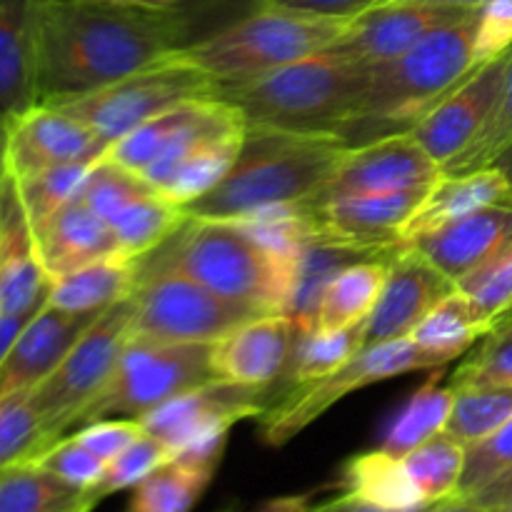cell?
<instances>
[{
	"instance_id": "1",
	"label": "cell",
	"mask_w": 512,
	"mask_h": 512,
	"mask_svg": "<svg viewBox=\"0 0 512 512\" xmlns=\"http://www.w3.org/2000/svg\"><path fill=\"white\" fill-rule=\"evenodd\" d=\"M183 10L105 0H38L40 103L93 93L190 43Z\"/></svg>"
},
{
	"instance_id": "2",
	"label": "cell",
	"mask_w": 512,
	"mask_h": 512,
	"mask_svg": "<svg viewBox=\"0 0 512 512\" xmlns=\"http://www.w3.org/2000/svg\"><path fill=\"white\" fill-rule=\"evenodd\" d=\"M350 148L340 135L248 125L225 178L183 210L188 218L240 220L268 205L310 200Z\"/></svg>"
},
{
	"instance_id": "3",
	"label": "cell",
	"mask_w": 512,
	"mask_h": 512,
	"mask_svg": "<svg viewBox=\"0 0 512 512\" xmlns=\"http://www.w3.org/2000/svg\"><path fill=\"white\" fill-rule=\"evenodd\" d=\"M475 25L478 10L428 33L400 58L370 68L343 138L350 145H363L383 135L413 130L475 68Z\"/></svg>"
},
{
	"instance_id": "4",
	"label": "cell",
	"mask_w": 512,
	"mask_h": 512,
	"mask_svg": "<svg viewBox=\"0 0 512 512\" xmlns=\"http://www.w3.org/2000/svg\"><path fill=\"white\" fill-rule=\"evenodd\" d=\"M368 75V65L328 48L258 78L220 85L218 98L233 103L245 125L343 138Z\"/></svg>"
},
{
	"instance_id": "5",
	"label": "cell",
	"mask_w": 512,
	"mask_h": 512,
	"mask_svg": "<svg viewBox=\"0 0 512 512\" xmlns=\"http://www.w3.org/2000/svg\"><path fill=\"white\" fill-rule=\"evenodd\" d=\"M140 260L180 270L233 303L283 315L298 270V255L275 253L235 220L188 218L173 238Z\"/></svg>"
},
{
	"instance_id": "6",
	"label": "cell",
	"mask_w": 512,
	"mask_h": 512,
	"mask_svg": "<svg viewBox=\"0 0 512 512\" xmlns=\"http://www.w3.org/2000/svg\"><path fill=\"white\" fill-rule=\"evenodd\" d=\"M353 18L263 0L250 13L173 50L170 58L203 70L218 85L240 83L328 50Z\"/></svg>"
},
{
	"instance_id": "7",
	"label": "cell",
	"mask_w": 512,
	"mask_h": 512,
	"mask_svg": "<svg viewBox=\"0 0 512 512\" xmlns=\"http://www.w3.org/2000/svg\"><path fill=\"white\" fill-rule=\"evenodd\" d=\"M210 345L213 343H163L130 335L115 373L98 398L80 413L78 425L110 415L140 420L158 405L213 383Z\"/></svg>"
},
{
	"instance_id": "8",
	"label": "cell",
	"mask_w": 512,
	"mask_h": 512,
	"mask_svg": "<svg viewBox=\"0 0 512 512\" xmlns=\"http://www.w3.org/2000/svg\"><path fill=\"white\" fill-rule=\"evenodd\" d=\"M133 290V335L163 343H215L238 325L268 315L250 305L233 303L180 270L138 260Z\"/></svg>"
},
{
	"instance_id": "9",
	"label": "cell",
	"mask_w": 512,
	"mask_h": 512,
	"mask_svg": "<svg viewBox=\"0 0 512 512\" xmlns=\"http://www.w3.org/2000/svg\"><path fill=\"white\" fill-rule=\"evenodd\" d=\"M220 85L203 70L175 58H165L150 68L115 80L93 93L75 95V98L50 100L45 105L73 115L88 125L98 138L113 145L145 120L165 113L180 103L200 98H218Z\"/></svg>"
},
{
	"instance_id": "10",
	"label": "cell",
	"mask_w": 512,
	"mask_h": 512,
	"mask_svg": "<svg viewBox=\"0 0 512 512\" xmlns=\"http://www.w3.org/2000/svg\"><path fill=\"white\" fill-rule=\"evenodd\" d=\"M433 368H443V363L420 348L413 338L365 345L348 363L325 378L293 385L288 393H280V398L275 395L273 403L260 415V438L270 448H283L353 390L368 388V385L383 383V380L413 373V370Z\"/></svg>"
},
{
	"instance_id": "11",
	"label": "cell",
	"mask_w": 512,
	"mask_h": 512,
	"mask_svg": "<svg viewBox=\"0 0 512 512\" xmlns=\"http://www.w3.org/2000/svg\"><path fill=\"white\" fill-rule=\"evenodd\" d=\"M133 315V295L103 310L70 348L63 363L28 395L43 420L48 445L63 438L65 430L78 425L80 413L108 385L125 343L133 335Z\"/></svg>"
},
{
	"instance_id": "12",
	"label": "cell",
	"mask_w": 512,
	"mask_h": 512,
	"mask_svg": "<svg viewBox=\"0 0 512 512\" xmlns=\"http://www.w3.org/2000/svg\"><path fill=\"white\" fill-rule=\"evenodd\" d=\"M273 388L213 380L158 405L140 418L143 430L170 450V458L218 470L228 433L238 420L260 418L275 400Z\"/></svg>"
},
{
	"instance_id": "13",
	"label": "cell",
	"mask_w": 512,
	"mask_h": 512,
	"mask_svg": "<svg viewBox=\"0 0 512 512\" xmlns=\"http://www.w3.org/2000/svg\"><path fill=\"white\" fill-rule=\"evenodd\" d=\"M443 170L408 133L383 135L363 145H353L338 163L328 183L310 203H330L350 195L390 193V190L433 188Z\"/></svg>"
},
{
	"instance_id": "14",
	"label": "cell",
	"mask_w": 512,
	"mask_h": 512,
	"mask_svg": "<svg viewBox=\"0 0 512 512\" xmlns=\"http://www.w3.org/2000/svg\"><path fill=\"white\" fill-rule=\"evenodd\" d=\"M510 55L512 50L490 63L475 65L450 93L438 100L435 108H430L413 125L410 135L423 145L440 170L458 158L490 120L503 93Z\"/></svg>"
},
{
	"instance_id": "15",
	"label": "cell",
	"mask_w": 512,
	"mask_h": 512,
	"mask_svg": "<svg viewBox=\"0 0 512 512\" xmlns=\"http://www.w3.org/2000/svg\"><path fill=\"white\" fill-rule=\"evenodd\" d=\"M433 188L390 190V193L350 195L313 205L315 235L333 243L365 250L375 258H393L403 245V233Z\"/></svg>"
},
{
	"instance_id": "16",
	"label": "cell",
	"mask_w": 512,
	"mask_h": 512,
	"mask_svg": "<svg viewBox=\"0 0 512 512\" xmlns=\"http://www.w3.org/2000/svg\"><path fill=\"white\" fill-rule=\"evenodd\" d=\"M453 290V280L435 270L423 255L400 245L388 260V275L378 303L363 323V348L410 338L415 325Z\"/></svg>"
},
{
	"instance_id": "17",
	"label": "cell",
	"mask_w": 512,
	"mask_h": 512,
	"mask_svg": "<svg viewBox=\"0 0 512 512\" xmlns=\"http://www.w3.org/2000/svg\"><path fill=\"white\" fill-rule=\"evenodd\" d=\"M110 145L73 115L38 103L10 123L8 173L10 178L70 163H98Z\"/></svg>"
},
{
	"instance_id": "18",
	"label": "cell",
	"mask_w": 512,
	"mask_h": 512,
	"mask_svg": "<svg viewBox=\"0 0 512 512\" xmlns=\"http://www.w3.org/2000/svg\"><path fill=\"white\" fill-rule=\"evenodd\" d=\"M98 318L100 313H65L45 303L0 365V403L33 393Z\"/></svg>"
},
{
	"instance_id": "19",
	"label": "cell",
	"mask_w": 512,
	"mask_h": 512,
	"mask_svg": "<svg viewBox=\"0 0 512 512\" xmlns=\"http://www.w3.org/2000/svg\"><path fill=\"white\" fill-rule=\"evenodd\" d=\"M473 10L435 5H373L350 20L348 30L330 48L375 68L408 53L433 30L463 18Z\"/></svg>"
},
{
	"instance_id": "20",
	"label": "cell",
	"mask_w": 512,
	"mask_h": 512,
	"mask_svg": "<svg viewBox=\"0 0 512 512\" xmlns=\"http://www.w3.org/2000/svg\"><path fill=\"white\" fill-rule=\"evenodd\" d=\"M295 325L288 315L268 313L238 325L210 345L215 380L245 388H273L288 365Z\"/></svg>"
},
{
	"instance_id": "21",
	"label": "cell",
	"mask_w": 512,
	"mask_h": 512,
	"mask_svg": "<svg viewBox=\"0 0 512 512\" xmlns=\"http://www.w3.org/2000/svg\"><path fill=\"white\" fill-rule=\"evenodd\" d=\"M512 240V203L475 210L438 230L410 238L405 248L423 255L435 270L458 283Z\"/></svg>"
},
{
	"instance_id": "22",
	"label": "cell",
	"mask_w": 512,
	"mask_h": 512,
	"mask_svg": "<svg viewBox=\"0 0 512 512\" xmlns=\"http://www.w3.org/2000/svg\"><path fill=\"white\" fill-rule=\"evenodd\" d=\"M33 243L35 255L50 280L98 260L123 255L113 228L78 198L70 200L40 228H35Z\"/></svg>"
},
{
	"instance_id": "23",
	"label": "cell",
	"mask_w": 512,
	"mask_h": 512,
	"mask_svg": "<svg viewBox=\"0 0 512 512\" xmlns=\"http://www.w3.org/2000/svg\"><path fill=\"white\" fill-rule=\"evenodd\" d=\"M38 103V0H0V115L13 123Z\"/></svg>"
},
{
	"instance_id": "24",
	"label": "cell",
	"mask_w": 512,
	"mask_h": 512,
	"mask_svg": "<svg viewBox=\"0 0 512 512\" xmlns=\"http://www.w3.org/2000/svg\"><path fill=\"white\" fill-rule=\"evenodd\" d=\"M498 203H512V185L495 165L463 175H440L405 228L403 243Z\"/></svg>"
},
{
	"instance_id": "25",
	"label": "cell",
	"mask_w": 512,
	"mask_h": 512,
	"mask_svg": "<svg viewBox=\"0 0 512 512\" xmlns=\"http://www.w3.org/2000/svg\"><path fill=\"white\" fill-rule=\"evenodd\" d=\"M138 273V260L125 255L98 260L50 280L48 305L65 313H103L110 305L133 295Z\"/></svg>"
},
{
	"instance_id": "26",
	"label": "cell",
	"mask_w": 512,
	"mask_h": 512,
	"mask_svg": "<svg viewBox=\"0 0 512 512\" xmlns=\"http://www.w3.org/2000/svg\"><path fill=\"white\" fill-rule=\"evenodd\" d=\"M340 490L385 510H423L430 508L415 488L403 458L378 448L353 455L340 470Z\"/></svg>"
},
{
	"instance_id": "27",
	"label": "cell",
	"mask_w": 512,
	"mask_h": 512,
	"mask_svg": "<svg viewBox=\"0 0 512 512\" xmlns=\"http://www.w3.org/2000/svg\"><path fill=\"white\" fill-rule=\"evenodd\" d=\"M368 258H375V255L343 243H333V240L320 238V235H315L313 240L303 245V250L298 253L293 293H290L288 308H285V315L293 320L295 333H313L320 298H323L330 280L348 265Z\"/></svg>"
},
{
	"instance_id": "28",
	"label": "cell",
	"mask_w": 512,
	"mask_h": 512,
	"mask_svg": "<svg viewBox=\"0 0 512 512\" xmlns=\"http://www.w3.org/2000/svg\"><path fill=\"white\" fill-rule=\"evenodd\" d=\"M98 500L33 460L0 470V512H90Z\"/></svg>"
},
{
	"instance_id": "29",
	"label": "cell",
	"mask_w": 512,
	"mask_h": 512,
	"mask_svg": "<svg viewBox=\"0 0 512 512\" xmlns=\"http://www.w3.org/2000/svg\"><path fill=\"white\" fill-rule=\"evenodd\" d=\"M390 260V258H388ZM388 260L368 258L340 270L325 288L315 330L358 328L373 313L388 275Z\"/></svg>"
},
{
	"instance_id": "30",
	"label": "cell",
	"mask_w": 512,
	"mask_h": 512,
	"mask_svg": "<svg viewBox=\"0 0 512 512\" xmlns=\"http://www.w3.org/2000/svg\"><path fill=\"white\" fill-rule=\"evenodd\" d=\"M245 128H248V125H245ZM245 128L225 130V133L210 135V138L193 145V148L175 163V168L170 170V175L165 178V183L160 185L158 193L163 195V198L173 200L180 208H185L188 203L198 200L200 195L213 190L215 185L225 178V173H228L230 165L235 163V158H238Z\"/></svg>"
},
{
	"instance_id": "31",
	"label": "cell",
	"mask_w": 512,
	"mask_h": 512,
	"mask_svg": "<svg viewBox=\"0 0 512 512\" xmlns=\"http://www.w3.org/2000/svg\"><path fill=\"white\" fill-rule=\"evenodd\" d=\"M453 400V385L443 383V373L438 368V373L430 375L428 383L420 385L410 395L408 403L393 415V420H390L383 433L380 448L403 458L410 450L423 445L425 440L435 438L438 433H445L450 410H453Z\"/></svg>"
},
{
	"instance_id": "32",
	"label": "cell",
	"mask_w": 512,
	"mask_h": 512,
	"mask_svg": "<svg viewBox=\"0 0 512 512\" xmlns=\"http://www.w3.org/2000/svg\"><path fill=\"white\" fill-rule=\"evenodd\" d=\"M488 330V325L475 315L473 305L455 288L433 305V310L415 325L410 338L445 365L478 343Z\"/></svg>"
},
{
	"instance_id": "33",
	"label": "cell",
	"mask_w": 512,
	"mask_h": 512,
	"mask_svg": "<svg viewBox=\"0 0 512 512\" xmlns=\"http://www.w3.org/2000/svg\"><path fill=\"white\" fill-rule=\"evenodd\" d=\"M185 223H188L185 210L173 200L163 198L158 190H153L150 195L128 205L120 215H115L110 220V228H113L125 258L140 260L158 250L165 240L173 238Z\"/></svg>"
},
{
	"instance_id": "34",
	"label": "cell",
	"mask_w": 512,
	"mask_h": 512,
	"mask_svg": "<svg viewBox=\"0 0 512 512\" xmlns=\"http://www.w3.org/2000/svg\"><path fill=\"white\" fill-rule=\"evenodd\" d=\"M213 475V468L170 458L135 485L128 512H190Z\"/></svg>"
},
{
	"instance_id": "35",
	"label": "cell",
	"mask_w": 512,
	"mask_h": 512,
	"mask_svg": "<svg viewBox=\"0 0 512 512\" xmlns=\"http://www.w3.org/2000/svg\"><path fill=\"white\" fill-rule=\"evenodd\" d=\"M363 348V325L348 330H313V333H295L293 350L285 365V385H303L325 378L340 365L348 363Z\"/></svg>"
},
{
	"instance_id": "36",
	"label": "cell",
	"mask_w": 512,
	"mask_h": 512,
	"mask_svg": "<svg viewBox=\"0 0 512 512\" xmlns=\"http://www.w3.org/2000/svg\"><path fill=\"white\" fill-rule=\"evenodd\" d=\"M465 453L468 448L463 443L450 438L448 433H438L403 455L405 468L425 503L435 505L458 495L465 470Z\"/></svg>"
},
{
	"instance_id": "37",
	"label": "cell",
	"mask_w": 512,
	"mask_h": 512,
	"mask_svg": "<svg viewBox=\"0 0 512 512\" xmlns=\"http://www.w3.org/2000/svg\"><path fill=\"white\" fill-rule=\"evenodd\" d=\"M455 390V388H453ZM512 418V385L458 388L445 433L465 448L480 443Z\"/></svg>"
},
{
	"instance_id": "38",
	"label": "cell",
	"mask_w": 512,
	"mask_h": 512,
	"mask_svg": "<svg viewBox=\"0 0 512 512\" xmlns=\"http://www.w3.org/2000/svg\"><path fill=\"white\" fill-rule=\"evenodd\" d=\"M88 170L90 163H70L35 170V173L20 175V178H10L15 198H18L20 208L28 218L30 230L40 228L50 215L58 213L70 200L78 198L80 185H83Z\"/></svg>"
},
{
	"instance_id": "39",
	"label": "cell",
	"mask_w": 512,
	"mask_h": 512,
	"mask_svg": "<svg viewBox=\"0 0 512 512\" xmlns=\"http://www.w3.org/2000/svg\"><path fill=\"white\" fill-rule=\"evenodd\" d=\"M488 328L512 310V240L455 283Z\"/></svg>"
},
{
	"instance_id": "40",
	"label": "cell",
	"mask_w": 512,
	"mask_h": 512,
	"mask_svg": "<svg viewBox=\"0 0 512 512\" xmlns=\"http://www.w3.org/2000/svg\"><path fill=\"white\" fill-rule=\"evenodd\" d=\"M153 190L155 188L143 175L133 173V170L123 168L108 158H100L98 163L90 165L88 175L80 185L78 200H83L93 213H98L110 225L115 215H120L128 205L145 198Z\"/></svg>"
},
{
	"instance_id": "41",
	"label": "cell",
	"mask_w": 512,
	"mask_h": 512,
	"mask_svg": "<svg viewBox=\"0 0 512 512\" xmlns=\"http://www.w3.org/2000/svg\"><path fill=\"white\" fill-rule=\"evenodd\" d=\"M458 388L512 385V318H503L483 335L480 348L450 378Z\"/></svg>"
},
{
	"instance_id": "42",
	"label": "cell",
	"mask_w": 512,
	"mask_h": 512,
	"mask_svg": "<svg viewBox=\"0 0 512 512\" xmlns=\"http://www.w3.org/2000/svg\"><path fill=\"white\" fill-rule=\"evenodd\" d=\"M48 448L43 420L28 395L0 403V470L10 468Z\"/></svg>"
},
{
	"instance_id": "43",
	"label": "cell",
	"mask_w": 512,
	"mask_h": 512,
	"mask_svg": "<svg viewBox=\"0 0 512 512\" xmlns=\"http://www.w3.org/2000/svg\"><path fill=\"white\" fill-rule=\"evenodd\" d=\"M512 143V55L508 73H505L503 93H500L498 105H495L493 115L485 123V128L480 130L478 138L458 155V158L450 160L443 168V175H463L473 173V170L485 168V165L493 163L500 153Z\"/></svg>"
},
{
	"instance_id": "44",
	"label": "cell",
	"mask_w": 512,
	"mask_h": 512,
	"mask_svg": "<svg viewBox=\"0 0 512 512\" xmlns=\"http://www.w3.org/2000/svg\"><path fill=\"white\" fill-rule=\"evenodd\" d=\"M170 460V450L165 448L160 440H155L153 435L143 433L133 445L123 450L118 458H113L105 468L103 480L90 490L95 500H103L108 495L120 493V490L135 488L140 480L148 478L155 468H160L163 463Z\"/></svg>"
},
{
	"instance_id": "45",
	"label": "cell",
	"mask_w": 512,
	"mask_h": 512,
	"mask_svg": "<svg viewBox=\"0 0 512 512\" xmlns=\"http://www.w3.org/2000/svg\"><path fill=\"white\" fill-rule=\"evenodd\" d=\"M508 470H512V418L500 425L493 435L470 445L465 453V470L458 495L473 498Z\"/></svg>"
},
{
	"instance_id": "46",
	"label": "cell",
	"mask_w": 512,
	"mask_h": 512,
	"mask_svg": "<svg viewBox=\"0 0 512 512\" xmlns=\"http://www.w3.org/2000/svg\"><path fill=\"white\" fill-rule=\"evenodd\" d=\"M33 463L45 468L48 473L58 475L65 483L75 485V488L88 490V493L103 480L105 468H108L105 460H100L98 455L90 453V450L85 448L83 443H78L73 435H68V438L63 435L60 440H55V443L48 445L43 453L35 455Z\"/></svg>"
},
{
	"instance_id": "47",
	"label": "cell",
	"mask_w": 512,
	"mask_h": 512,
	"mask_svg": "<svg viewBox=\"0 0 512 512\" xmlns=\"http://www.w3.org/2000/svg\"><path fill=\"white\" fill-rule=\"evenodd\" d=\"M512 50V0H488L478 10L473 58L475 65L490 63Z\"/></svg>"
},
{
	"instance_id": "48",
	"label": "cell",
	"mask_w": 512,
	"mask_h": 512,
	"mask_svg": "<svg viewBox=\"0 0 512 512\" xmlns=\"http://www.w3.org/2000/svg\"><path fill=\"white\" fill-rule=\"evenodd\" d=\"M143 423L135 418H120V420H93V423L83 425L78 433L73 435L78 443H83L90 453L98 455L100 460L110 463L113 458H118L128 445H133L135 440L143 435Z\"/></svg>"
},
{
	"instance_id": "49",
	"label": "cell",
	"mask_w": 512,
	"mask_h": 512,
	"mask_svg": "<svg viewBox=\"0 0 512 512\" xmlns=\"http://www.w3.org/2000/svg\"><path fill=\"white\" fill-rule=\"evenodd\" d=\"M423 510H410V512H425ZM263 512H398V510H385L373 503L355 498V495L340 493L335 498L325 500V503H308V498H283L275 503L265 505Z\"/></svg>"
},
{
	"instance_id": "50",
	"label": "cell",
	"mask_w": 512,
	"mask_h": 512,
	"mask_svg": "<svg viewBox=\"0 0 512 512\" xmlns=\"http://www.w3.org/2000/svg\"><path fill=\"white\" fill-rule=\"evenodd\" d=\"M473 500L493 512L512 508V470L500 475L498 480H493V483H490L488 488L480 490V493H475Z\"/></svg>"
},
{
	"instance_id": "51",
	"label": "cell",
	"mask_w": 512,
	"mask_h": 512,
	"mask_svg": "<svg viewBox=\"0 0 512 512\" xmlns=\"http://www.w3.org/2000/svg\"><path fill=\"white\" fill-rule=\"evenodd\" d=\"M35 313H23V315H0V365H3L5 355L10 353V348H13L15 338L20 335V330L25 328V323H28L30 318H33Z\"/></svg>"
},
{
	"instance_id": "52",
	"label": "cell",
	"mask_w": 512,
	"mask_h": 512,
	"mask_svg": "<svg viewBox=\"0 0 512 512\" xmlns=\"http://www.w3.org/2000/svg\"><path fill=\"white\" fill-rule=\"evenodd\" d=\"M488 0H378L375 5H435V8L480 10Z\"/></svg>"
},
{
	"instance_id": "53",
	"label": "cell",
	"mask_w": 512,
	"mask_h": 512,
	"mask_svg": "<svg viewBox=\"0 0 512 512\" xmlns=\"http://www.w3.org/2000/svg\"><path fill=\"white\" fill-rule=\"evenodd\" d=\"M230 3H238V0H183V5H180L178 10H183L185 18H188L190 25L195 28V18H198V15L213 13V10H220V8H228Z\"/></svg>"
},
{
	"instance_id": "54",
	"label": "cell",
	"mask_w": 512,
	"mask_h": 512,
	"mask_svg": "<svg viewBox=\"0 0 512 512\" xmlns=\"http://www.w3.org/2000/svg\"><path fill=\"white\" fill-rule=\"evenodd\" d=\"M425 512H493L488 508H483L480 503H475L473 498H465V495H455V498L443 500V503L430 505Z\"/></svg>"
},
{
	"instance_id": "55",
	"label": "cell",
	"mask_w": 512,
	"mask_h": 512,
	"mask_svg": "<svg viewBox=\"0 0 512 512\" xmlns=\"http://www.w3.org/2000/svg\"><path fill=\"white\" fill-rule=\"evenodd\" d=\"M8 135H10V123L0 115V188L10 180L8 173Z\"/></svg>"
},
{
	"instance_id": "56",
	"label": "cell",
	"mask_w": 512,
	"mask_h": 512,
	"mask_svg": "<svg viewBox=\"0 0 512 512\" xmlns=\"http://www.w3.org/2000/svg\"><path fill=\"white\" fill-rule=\"evenodd\" d=\"M125 5H138V8L148 10H175L183 5V0H120Z\"/></svg>"
},
{
	"instance_id": "57",
	"label": "cell",
	"mask_w": 512,
	"mask_h": 512,
	"mask_svg": "<svg viewBox=\"0 0 512 512\" xmlns=\"http://www.w3.org/2000/svg\"><path fill=\"white\" fill-rule=\"evenodd\" d=\"M490 165H495V168H498L500 173H503L505 178L510 180V185H512V143Z\"/></svg>"
},
{
	"instance_id": "58",
	"label": "cell",
	"mask_w": 512,
	"mask_h": 512,
	"mask_svg": "<svg viewBox=\"0 0 512 512\" xmlns=\"http://www.w3.org/2000/svg\"><path fill=\"white\" fill-rule=\"evenodd\" d=\"M495 512H512V508H505V510H495Z\"/></svg>"
},
{
	"instance_id": "59",
	"label": "cell",
	"mask_w": 512,
	"mask_h": 512,
	"mask_svg": "<svg viewBox=\"0 0 512 512\" xmlns=\"http://www.w3.org/2000/svg\"><path fill=\"white\" fill-rule=\"evenodd\" d=\"M105 3H120V0H105Z\"/></svg>"
},
{
	"instance_id": "60",
	"label": "cell",
	"mask_w": 512,
	"mask_h": 512,
	"mask_svg": "<svg viewBox=\"0 0 512 512\" xmlns=\"http://www.w3.org/2000/svg\"><path fill=\"white\" fill-rule=\"evenodd\" d=\"M223 512H238L235 508H228V510H223Z\"/></svg>"
},
{
	"instance_id": "61",
	"label": "cell",
	"mask_w": 512,
	"mask_h": 512,
	"mask_svg": "<svg viewBox=\"0 0 512 512\" xmlns=\"http://www.w3.org/2000/svg\"><path fill=\"white\" fill-rule=\"evenodd\" d=\"M260 3H263V0H260Z\"/></svg>"
}]
</instances>
